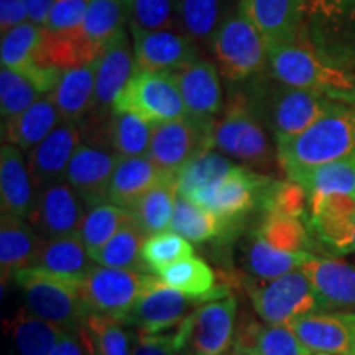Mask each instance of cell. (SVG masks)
<instances>
[{"label": "cell", "instance_id": "6da1fadb", "mask_svg": "<svg viewBox=\"0 0 355 355\" xmlns=\"http://www.w3.org/2000/svg\"><path fill=\"white\" fill-rule=\"evenodd\" d=\"M260 78H255L247 97L260 121L272 128L277 141L300 135L327 114L349 104L324 92L286 86L275 78L272 83Z\"/></svg>", "mask_w": 355, "mask_h": 355}, {"label": "cell", "instance_id": "7a4b0ae2", "mask_svg": "<svg viewBox=\"0 0 355 355\" xmlns=\"http://www.w3.org/2000/svg\"><path fill=\"white\" fill-rule=\"evenodd\" d=\"M355 153V102L327 114L293 139L277 141V158L290 180L311 168Z\"/></svg>", "mask_w": 355, "mask_h": 355}, {"label": "cell", "instance_id": "3957f363", "mask_svg": "<svg viewBox=\"0 0 355 355\" xmlns=\"http://www.w3.org/2000/svg\"><path fill=\"white\" fill-rule=\"evenodd\" d=\"M270 71L279 83L291 87L311 89L334 97V99L355 102L354 79L322 60L316 51L298 42L272 44L268 46Z\"/></svg>", "mask_w": 355, "mask_h": 355}, {"label": "cell", "instance_id": "277c9868", "mask_svg": "<svg viewBox=\"0 0 355 355\" xmlns=\"http://www.w3.org/2000/svg\"><path fill=\"white\" fill-rule=\"evenodd\" d=\"M214 146L257 173L268 171L275 159L265 123L243 92L229 97L224 112L214 123Z\"/></svg>", "mask_w": 355, "mask_h": 355}, {"label": "cell", "instance_id": "5b68a950", "mask_svg": "<svg viewBox=\"0 0 355 355\" xmlns=\"http://www.w3.org/2000/svg\"><path fill=\"white\" fill-rule=\"evenodd\" d=\"M25 296L26 309L68 332H79L89 316L83 298V282L30 268L13 277Z\"/></svg>", "mask_w": 355, "mask_h": 355}, {"label": "cell", "instance_id": "8992f818", "mask_svg": "<svg viewBox=\"0 0 355 355\" xmlns=\"http://www.w3.org/2000/svg\"><path fill=\"white\" fill-rule=\"evenodd\" d=\"M207 46L229 83L255 79L268 68V43L242 6L217 28Z\"/></svg>", "mask_w": 355, "mask_h": 355}, {"label": "cell", "instance_id": "52a82bcc", "mask_svg": "<svg viewBox=\"0 0 355 355\" xmlns=\"http://www.w3.org/2000/svg\"><path fill=\"white\" fill-rule=\"evenodd\" d=\"M112 110L135 114L152 125L188 115L175 73L166 71H135Z\"/></svg>", "mask_w": 355, "mask_h": 355}, {"label": "cell", "instance_id": "ba28073f", "mask_svg": "<svg viewBox=\"0 0 355 355\" xmlns=\"http://www.w3.org/2000/svg\"><path fill=\"white\" fill-rule=\"evenodd\" d=\"M152 275L139 270L94 265L83 279V298L87 313L125 322L145 291Z\"/></svg>", "mask_w": 355, "mask_h": 355}, {"label": "cell", "instance_id": "9c48e42d", "mask_svg": "<svg viewBox=\"0 0 355 355\" xmlns=\"http://www.w3.org/2000/svg\"><path fill=\"white\" fill-rule=\"evenodd\" d=\"M214 121L186 115L178 121L153 125L148 158L159 170L175 173L191 159L214 148Z\"/></svg>", "mask_w": 355, "mask_h": 355}, {"label": "cell", "instance_id": "30bf717a", "mask_svg": "<svg viewBox=\"0 0 355 355\" xmlns=\"http://www.w3.org/2000/svg\"><path fill=\"white\" fill-rule=\"evenodd\" d=\"M270 181V176L237 165L229 175L198 191L189 199L214 212L230 232L260 202L261 193Z\"/></svg>", "mask_w": 355, "mask_h": 355}, {"label": "cell", "instance_id": "8fae6325", "mask_svg": "<svg viewBox=\"0 0 355 355\" xmlns=\"http://www.w3.org/2000/svg\"><path fill=\"white\" fill-rule=\"evenodd\" d=\"M248 295L261 321L273 326L319 311L313 283L301 268L270 279L265 285H252Z\"/></svg>", "mask_w": 355, "mask_h": 355}, {"label": "cell", "instance_id": "7c38bea8", "mask_svg": "<svg viewBox=\"0 0 355 355\" xmlns=\"http://www.w3.org/2000/svg\"><path fill=\"white\" fill-rule=\"evenodd\" d=\"M199 303L201 301L188 298L183 293L163 285L152 275L125 322L135 327L139 334H162L163 331L178 329L186 319L193 316Z\"/></svg>", "mask_w": 355, "mask_h": 355}, {"label": "cell", "instance_id": "4fadbf2b", "mask_svg": "<svg viewBox=\"0 0 355 355\" xmlns=\"http://www.w3.org/2000/svg\"><path fill=\"white\" fill-rule=\"evenodd\" d=\"M87 211L73 186L61 180L38 191L26 222L40 239L51 241L79 234Z\"/></svg>", "mask_w": 355, "mask_h": 355}, {"label": "cell", "instance_id": "5bb4252c", "mask_svg": "<svg viewBox=\"0 0 355 355\" xmlns=\"http://www.w3.org/2000/svg\"><path fill=\"white\" fill-rule=\"evenodd\" d=\"M132 35L135 71H176L199 60V46L178 30H144L128 26Z\"/></svg>", "mask_w": 355, "mask_h": 355}, {"label": "cell", "instance_id": "9a60e30c", "mask_svg": "<svg viewBox=\"0 0 355 355\" xmlns=\"http://www.w3.org/2000/svg\"><path fill=\"white\" fill-rule=\"evenodd\" d=\"M314 355H355V313H311L286 324Z\"/></svg>", "mask_w": 355, "mask_h": 355}, {"label": "cell", "instance_id": "2e32d148", "mask_svg": "<svg viewBox=\"0 0 355 355\" xmlns=\"http://www.w3.org/2000/svg\"><path fill=\"white\" fill-rule=\"evenodd\" d=\"M119 157L109 146L81 144L71 158L64 181L81 196L87 209L107 202L109 184Z\"/></svg>", "mask_w": 355, "mask_h": 355}, {"label": "cell", "instance_id": "e0dca14e", "mask_svg": "<svg viewBox=\"0 0 355 355\" xmlns=\"http://www.w3.org/2000/svg\"><path fill=\"white\" fill-rule=\"evenodd\" d=\"M237 301L232 295L199 304L189 318V344L196 355H225L234 344Z\"/></svg>", "mask_w": 355, "mask_h": 355}, {"label": "cell", "instance_id": "ac0fdd59", "mask_svg": "<svg viewBox=\"0 0 355 355\" xmlns=\"http://www.w3.org/2000/svg\"><path fill=\"white\" fill-rule=\"evenodd\" d=\"M81 144V125L61 122L42 144L28 152L26 162L37 193L46 186L64 180L71 158Z\"/></svg>", "mask_w": 355, "mask_h": 355}, {"label": "cell", "instance_id": "d6986e66", "mask_svg": "<svg viewBox=\"0 0 355 355\" xmlns=\"http://www.w3.org/2000/svg\"><path fill=\"white\" fill-rule=\"evenodd\" d=\"M135 74L132 38L122 32L99 56L96 76V102L91 115L107 117L114 102ZM87 121V119H86Z\"/></svg>", "mask_w": 355, "mask_h": 355}, {"label": "cell", "instance_id": "ffe728a7", "mask_svg": "<svg viewBox=\"0 0 355 355\" xmlns=\"http://www.w3.org/2000/svg\"><path fill=\"white\" fill-rule=\"evenodd\" d=\"M301 270L313 283L319 309H355V266L343 260L311 255Z\"/></svg>", "mask_w": 355, "mask_h": 355}, {"label": "cell", "instance_id": "44dd1931", "mask_svg": "<svg viewBox=\"0 0 355 355\" xmlns=\"http://www.w3.org/2000/svg\"><path fill=\"white\" fill-rule=\"evenodd\" d=\"M175 78L188 115L214 121L224 107V94L216 64L199 58L186 68L176 71Z\"/></svg>", "mask_w": 355, "mask_h": 355}, {"label": "cell", "instance_id": "7402d4cb", "mask_svg": "<svg viewBox=\"0 0 355 355\" xmlns=\"http://www.w3.org/2000/svg\"><path fill=\"white\" fill-rule=\"evenodd\" d=\"M37 191L30 176L28 162L20 148L3 144L0 150V204L2 214L28 220Z\"/></svg>", "mask_w": 355, "mask_h": 355}, {"label": "cell", "instance_id": "603a6c76", "mask_svg": "<svg viewBox=\"0 0 355 355\" xmlns=\"http://www.w3.org/2000/svg\"><path fill=\"white\" fill-rule=\"evenodd\" d=\"M241 6L263 35L268 46L298 38L306 0H242Z\"/></svg>", "mask_w": 355, "mask_h": 355}, {"label": "cell", "instance_id": "cb8c5ba5", "mask_svg": "<svg viewBox=\"0 0 355 355\" xmlns=\"http://www.w3.org/2000/svg\"><path fill=\"white\" fill-rule=\"evenodd\" d=\"M99 58L92 63L63 71L60 81L50 92L63 122L81 123L89 119L96 102V76Z\"/></svg>", "mask_w": 355, "mask_h": 355}, {"label": "cell", "instance_id": "d4e9b609", "mask_svg": "<svg viewBox=\"0 0 355 355\" xmlns=\"http://www.w3.org/2000/svg\"><path fill=\"white\" fill-rule=\"evenodd\" d=\"M30 266L58 275V277L83 282L94 266V260L89 255L81 235L74 234L68 237L51 239V241L40 239Z\"/></svg>", "mask_w": 355, "mask_h": 355}, {"label": "cell", "instance_id": "484cf974", "mask_svg": "<svg viewBox=\"0 0 355 355\" xmlns=\"http://www.w3.org/2000/svg\"><path fill=\"white\" fill-rule=\"evenodd\" d=\"M101 53L86 37L83 26L66 32H50L42 26V42L37 53V64L42 68L66 71L92 63Z\"/></svg>", "mask_w": 355, "mask_h": 355}, {"label": "cell", "instance_id": "4316f807", "mask_svg": "<svg viewBox=\"0 0 355 355\" xmlns=\"http://www.w3.org/2000/svg\"><path fill=\"white\" fill-rule=\"evenodd\" d=\"M163 173L148 157H119L110 178L107 202L130 211Z\"/></svg>", "mask_w": 355, "mask_h": 355}, {"label": "cell", "instance_id": "83f0119b", "mask_svg": "<svg viewBox=\"0 0 355 355\" xmlns=\"http://www.w3.org/2000/svg\"><path fill=\"white\" fill-rule=\"evenodd\" d=\"M63 122L51 97L46 96L32 107L3 122V137L6 144L15 145L21 152H32L35 146L42 144L55 128Z\"/></svg>", "mask_w": 355, "mask_h": 355}, {"label": "cell", "instance_id": "f1b7e54d", "mask_svg": "<svg viewBox=\"0 0 355 355\" xmlns=\"http://www.w3.org/2000/svg\"><path fill=\"white\" fill-rule=\"evenodd\" d=\"M311 255L313 254L306 250L293 252L275 247L255 230L243 248V266L252 277L270 282V279L303 268Z\"/></svg>", "mask_w": 355, "mask_h": 355}, {"label": "cell", "instance_id": "f546056e", "mask_svg": "<svg viewBox=\"0 0 355 355\" xmlns=\"http://www.w3.org/2000/svg\"><path fill=\"white\" fill-rule=\"evenodd\" d=\"M178 194L180 188L175 173H163L157 183L132 207V217L144 230L146 239L170 229Z\"/></svg>", "mask_w": 355, "mask_h": 355}, {"label": "cell", "instance_id": "4dcf8cb0", "mask_svg": "<svg viewBox=\"0 0 355 355\" xmlns=\"http://www.w3.org/2000/svg\"><path fill=\"white\" fill-rule=\"evenodd\" d=\"M40 237L26 220L8 214L0 219V272L2 285L32 265Z\"/></svg>", "mask_w": 355, "mask_h": 355}, {"label": "cell", "instance_id": "1f68e13d", "mask_svg": "<svg viewBox=\"0 0 355 355\" xmlns=\"http://www.w3.org/2000/svg\"><path fill=\"white\" fill-rule=\"evenodd\" d=\"M157 278L163 285L201 303L230 295L229 288H216L214 270L199 257H189L168 266Z\"/></svg>", "mask_w": 355, "mask_h": 355}, {"label": "cell", "instance_id": "d6a6232c", "mask_svg": "<svg viewBox=\"0 0 355 355\" xmlns=\"http://www.w3.org/2000/svg\"><path fill=\"white\" fill-rule=\"evenodd\" d=\"M102 135L104 145L117 157H148L153 125L135 114L110 110Z\"/></svg>", "mask_w": 355, "mask_h": 355}, {"label": "cell", "instance_id": "836d02e7", "mask_svg": "<svg viewBox=\"0 0 355 355\" xmlns=\"http://www.w3.org/2000/svg\"><path fill=\"white\" fill-rule=\"evenodd\" d=\"M242 0H180V30L198 44H209L217 28L237 12Z\"/></svg>", "mask_w": 355, "mask_h": 355}, {"label": "cell", "instance_id": "e575fe53", "mask_svg": "<svg viewBox=\"0 0 355 355\" xmlns=\"http://www.w3.org/2000/svg\"><path fill=\"white\" fill-rule=\"evenodd\" d=\"M291 181L304 189L308 199L324 196L355 198V153L306 170Z\"/></svg>", "mask_w": 355, "mask_h": 355}, {"label": "cell", "instance_id": "d590c367", "mask_svg": "<svg viewBox=\"0 0 355 355\" xmlns=\"http://www.w3.org/2000/svg\"><path fill=\"white\" fill-rule=\"evenodd\" d=\"M8 332L17 355H51L68 331L35 316L28 309H21L8 322Z\"/></svg>", "mask_w": 355, "mask_h": 355}, {"label": "cell", "instance_id": "8d00e7d4", "mask_svg": "<svg viewBox=\"0 0 355 355\" xmlns=\"http://www.w3.org/2000/svg\"><path fill=\"white\" fill-rule=\"evenodd\" d=\"M191 243H204L229 235L227 225L201 204L178 194L170 229Z\"/></svg>", "mask_w": 355, "mask_h": 355}, {"label": "cell", "instance_id": "74e56055", "mask_svg": "<svg viewBox=\"0 0 355 355\" xmlns=\"http://www.w3.org/2000/svg\"><path fill=\"white\" fill-rule=\"evenodd\" d=\"M145 241V232L132 217L104 247L91 255V259L94 260V263L109 266V268L139 270V272L148 273L141 259Z\"/></svg>", "mask_w": 355, "mask_h": 355}, {"label": "cell", "instance_id": "f35d334b", "mask_svg": "<svg viewBox=\"0 0 355 355\" xmlns=\"http://www.w3.org/2000/svg\"><path fill=\"white\" fill-rule=\"evenodd\" d=\"M127 12L123 0H89L83 30L91 43L102 51L125 32Z\"/></svg>", "mask_w": 355, "mask_h": 355}, {"label": "cell", "instance_id": "ab89813d", "mask_svg": "<svg viewBox=\"0 0 355 355\" xmlns=\"http://www.w3.org/2000/svg\"><path fill=\"white\" fill-rule=\"evenodd\" d=\"M50 92L35 78L19 73V71L2 68V71H0V114H2V123L32 107L35 102L43 99Z\"/></svg>", "mask_w": 355, "mask_h": 355}, {"label": "cell", "instance_id": "60d3db41", "mask_svg": "<svg viewBox=\"0 0 355 355\" xmlns=\"http://www.w3.org/2000/svg\"><path fill=\"white\" fill-rule=\"evenodd\" d=\"M237 166L232 159L225 158L224 153L214 152H204L194 159L181 168L178 171V188H180V194L186 198H193L198 191L202 188H207L220 178L229 175L234 168Z\"/></svg>", "mask_w": 355, "mask_h": 355}, {"label": "cell", "instance_id": "b9f144b4", "mask_svg": "<svg viewBox=\"0 0 355 355\" xmlns=\"http://www.w3.org/2000/svg\"><path fill=\"white\" fill-rule=\"evenodd\" d=\"M130 219V211L112 202H104L89 209L79 230L89 255L96 254L101 247H104Z\"/></svg>", "mask_w": 355, "mask_h": 355}, {"label": "cell", "instance_id": "7bdbcfd3", "mask_svg": "<svg viewBox=\"0 0 355 355\" xmlns=\"http://www.w3.org/2000/svg\"><path fill=\"white\" fill-rule=\"evenodd\" d=\"M194 257V247L189 241L173 230H163L148 237L144 243L141 259L150 275L158 277L168 266Z\"/></svg>", "mask_w": 355, "mask_h": 355}, {"label": "cell", "instance_id": "ee69618b", "mask_svg": "<svg viewBox=\"0 0 355 355\" xmlns=\"http://www.w3.org/2000/svg\"><path fill=\"white\" fill-rule=\"evenodd\" d=\"M128 26L180 30V0H123Z\"/></svg>", "mask_w": 355, "mask_h": 355}, {"label": "cell", "instance_id": "f6af8a7d", "mask_svg": "<svg viewBox=\"0 0 355 355\" xmlns=\"http://www.w3.org/2000/svg\"><path fill=\"white\" fill-rule=\"evenodd\" d=\"M257 232L266 242L283 250H304L306 232L298 217L279 214V212H265Z\"/></svg>", "mask_w": 355, "mask_h": 355}, {"label": "cell", "instance_id": "bcb514c9", "mask_svg": "<svg viewBox=\"0 0 355 355\" xmlns=\"http://www.w3.org/2000/svg\"><path fill=\"white\" fill-rule=\"evenodd\" d=\"M86 326L96 336L102 355H132V343L122 322L89 314Z\"/></svg>", "mask_w": 355, "mask_h": 355}, {"label": "cell", "instance_id": "7dc6e473", "mask_svg": "<svg viewBox=\"0 0 355 355\" xmlns=\"http://www.w3.org/2000/svg\"><path fill=\"white\" fill-rule=\"evenodd\" d=\"M255 355H311V350L286 324H268L260 332Z\"/></svg>", "mask_w": 355, "mask_h": 355}, {"label": "cell", "instance_id": "c3c4849f", "mask_svg": "<svg viewBox=\"0 0 355 355\" xmlns=\"http://www.w3.org/2000/svg\"><path fill=\"white\" fill-rule=\"evenodd\" d=\"M89 0H56L43 28L50 32H66L81 28Z\"/></svg>", "mask_w": 355, "mask_h": 355}, {"label": "cell", "instance_id": "681fc988", "mask_svg": "<svg viewBox=\"0 0 355 355\" xmlns=\"http://www.w3.org/2000/svg\"><path fill=\"white\" fill-rule=\"evenodd\" d=\"M181 345L176 339V332L170 334H139L132 344V355H176Z\"/></svg>", "mask_w": 355, "mask_h": 355}, {"label": "cell", "instance_id": "f907efd6", "mask_svg": "<svg viewBox=\"0 0 355 355\" xmlns=\"http://www.w3.org/2000/svg\"><path fill=\"white\" fill-rule=\"evenodd\" d=\"M261 329H263V327H261L254 318H250L248 314H245V318H242L237 326H235L234 344H232L235 352L243 354V355H255Z\"/></svg>", "mask_w": 355, "mask_h": 355}, {"label": "cell", "instance_id": "816d5d0a", "mask_svg": "<svg viewBox=\"0 0 355 355\" xmlns=\"http://www.w3.org/2000/svg\"><path fill=\"white\" fill-rule=\"evenodd\" d=\"M28 20L24 0H0V30L2 33Z\"/></svg>", "mask_w": 355, "mask_h": 355}, {"label": "cell", "instance_id": "f5cc1de1", "mask_svg": "<svg viewBox=\"0 0 355 355\" xmlns=\"http://www.w3.org/2000/svg\"><path fill=\"white\" fill-rule=\"evenodd\" d=\"M314 13L337 19V17H355V0H309Z\"/></svg>", "mask_w": 355, "mask_h": 355}, {"label": "cell", "instance_id": "db71d44e", "mask_svg": "<svg viewBox=\"0 0 355 355\" xmlns=\"http://www.w3.org/2000/svg\"><path fill=\"white\" fill-rule=\"evenodd\" d=\"M55 2L56 0H24L26 13H28V20L38 26H44Z\"/></svg>", "mask_w": 355, "mask_h": 355}, {"label": "cell", "instance_id": "11a10c76", "mask_svg": "<svg viewBox=\"0 0 355 355\" xmlns=\"http://www.w3.org/2000/svg\"><path fill=\"white\" fill-rule=\"evenodd\" d=\"M51 355H84V347L79 332H66L56 344Z\"/></svg>", "mask_w": 355, "mask_h": 355}, {"label": "cell", "instance_id": "9f6ffc18", "mask_svg": "<svg viewBox=\"0 0 355 355\" xmlns=\"http://www.w3.org/2000/svg\"><path fill=\"white\" fill-rule=\"evenodd\" d=\"M79 337H81V343L84 347V355H102L99 344H97L96 336L92 334V331L84 324V326L79 329Z\"/></svg>", "mask_w": 355, "mask_h": 355}, {"label": "cell", "instance_id": "6f0895ef", "mask_svg": "<svg viewBox=\"0 0 355 355\" xmlns=\"http://www.w3.org/2000/svg\"><path fill=\"white\" fill-rule=\"evenodd\" d=\"M176 355H196V352H194V349L191 347V344H188V345H184V347L181 349Z\"/></svg>", "mask_w": 355, "mask_h": 355}, {"label": "cell", "instance_id": "680465c9", "mask_svg": "<svg viewBox=\"0 0 355 355\" xmlns=\"http://www.w3.org/2000/svg\"><path fill=\"white\" fill-rule=\"evenodd\" d=\"M347 252H355V224H354V229H352V235H350V242H349Z\"/></svg>", "mask_w": 355, "mask_h": 355}, {"label": "cell", "instance_id": "91938a15", "mask_svg": "<svg viewBox=\"0 0 355 355\" xmlns=\"http://www.w3.org/2000/svg\"><path fill=\"white\" fill-rule=\"evenodd\" d=\"M229 355H243V354H239V352H235V350H234V352L229 354Z\"/></svg>", "mask_w": 355, "mask_h": 355}]
</instances>
